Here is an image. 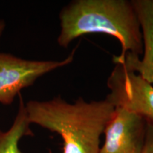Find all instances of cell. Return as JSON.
Returning <instances> with one entry per match:
<instances>
[{
  "mask_svg": "<svg viewBox=\"0 0 153 153\" xmlns=\"http://www.w3.org/2000/svg\"><path fill=\"white\" fill-rule=\"evenodd\" d=\"M133 3L142 31L143 57L126 53L123 59L113 62L121 64L153 85V0H133Z\"/></svg>",
  "mask_w": 153,
  "mask_h": 153,
  "instance_id": "6",
  "label": "cell"
},
{
  "mask_svg": "<svg viewBox=\"0 0 153 153\" xmlns=\"http://www.w3.org/2000/svg\"><path fill=\"white\" fill-rule=\"evenodd\" d=\"M5 27H6V24H5L4 21L0 20V37H1V36L2 35Z\"/></svg>",
  "mask_w": 153,
  "mask_h": 153,
  "instance_id": "9",
  "label": "cell"
},
{
  "mask_svg": "<svg viewBox=\"0 0 153 153\" xmlns=\"http://www.w3.org/2000/svg\"><path fill=\"white\" fill-rule=\"evenodd\" d=\"M28 121L56 133L63 141L62 153H99L100 140L115 106L108 99L68 103L60 97L48 101H29Z\"/></svg>",
  "mask_w": 153,
  "mask_h": 153,
  "instance_id": "1",
  "label": "cell"
},
{
  "mask_svg": "<svg viewBox=\"0 0 153 153\" xmlns=\"http://www.w3.org/2000/svg\"><path fill=\"white\" fill-rule=\"evenodd\" d=\"M146 128L147 121L142 116L115 107L104 132V143L99 153H141Z\"/></svg>",
  "mask_w": 153,
  "mask_h": 153,
  "instance_id": "5",
  "label": "cell"
},
{
  "mask_svg": "<svg viewBox=\"0 0 153 153\" xmlns=\"http://www.w3.org/2000/svg\"><path fill=\"white\" fill-rule=\"evenodd\" d=\"M141 153H153V123L151 122L147 121L145 143Z\"/></svg>",
  "mask_w": 153,
  "mask_h": 153,
  "instance_id": "8",
  "label": "cell"
},
{
  "mask_svg": "<svg viewBox=\"0 0 153 153\" xmlns=\"http://www.w3.org/2000/svg\"><path fill=\"white\" fill-rule=\"evenodd\" d=\"M107 86L106 97L115 107H120L141 116L153 123V85L121 64H115Z\"/></svg>",
  "mask_w": 153,
  "mask_h": 153,
  "instance_id": "4",
  "label": "cell"
},
{
  "mask_svg": "<svg viewBox=\"0 0 153 153\" xmlns=\"http://www.w3.org/2000/svg\"></svg>",
  "mask_w": 153,
  "mask_h": 153,
  "instance_id": "10",
  "label": "cell"
},
{
  "mask_svg": "<svg viewBox=\"0 0 153 153\" xmlns=\"http://www.w3.org/2000/svg\"><path fill=\"white\" fill-rule=\"evenodd\" d=\"M26 107L22 97L16 118L10 128L0 131V153H23L19 149V141L26 135H32Z\"/></svg>",
  "mask_w": 153,
  "mask_h": 153,
  "instance_id": "7",
  "label": "cell"
},
{
  "mask_svg": "<svg viewBox=\"0 0 153 153\" xmlns=\"http://www.w3.org/2000/svg\"><path fill=\"white\" fill-rule=\"evenodd\" d=\"M60 33L57 43L66 48L76 38L89 33H104L118 40L121 52L140 57L143 51L140 24L133 0H74L59 15Z\"/></svg>",
  "mask_w": 153,
  "mask_h": 153,
  "instance_id": "2",
  "label": "cell"
},
{
  "mask_svg": "<svg viewBox=\"0 0 153 153\" xmlns=\"http://www.w3.org/2000/svg\"><path fill=\"white\" fill-rule=\"evenodd\" d=\"M76 48L62 60H32L0 53V103L9 105L25 88L45 74L73 62Z\"/></svg>",
  "mask_w": 153,
  "mask_h": 153,
  "instance_id": "3",
  "label": "cell"
}]
</instances>
